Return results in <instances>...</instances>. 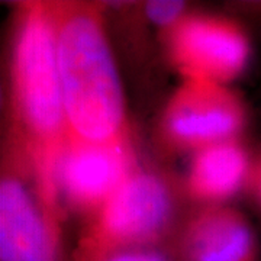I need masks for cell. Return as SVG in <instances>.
Instances as JSON below:
<instances>
[{"label":"cell","mask_w":261,"mask_h":261,"mask_svg":"<svg viewBox=\"0 0 261 261\" xmlns=\"http://www.w3.org/2000/svg\"><path fill=\"white\" fill-rule=\"evenodd\" d=\"M185 255L186 261H254L251 229L231 211L207 212L187 233Z\"/></svg>","instance_id":"8"},{"label":"cell","mask_w":261,"mask_h":261,"mask_svg":"<svg viewBox=\"0 0 261 261\" xmlns=\"http://www.w3.org/2000/svg\"><path fill=\"white\" fill-rule=\"evenodd\" d=\"M247 167L245 152L229 141L205 147L192 164L190 189L202 199H225L241 186Z\"/></svg>","instance_id":"9"},{"label":"cell","mask_w":261,"mask_h":261,"mask_svg":"<svg viewBox=\"0 0 261 261\" xmlns=\"http://www.w3.org/2000/svg\"><path fill=\"white\" fill-rule=\"evenodd\" d=\"M15 77L20 109L29 126L56 141L65 118L57 53V29L41 8L28 10L19 28Z\"/></svg>","instance_id":"2"},{"label":"cell","mask_w":261,"mask_h":261,"mask_svg":"<svg viewBox=\"0 0 261 261\" xmlns=\"http://www.w3.org/2000/svg\"><path fill=\"white\" fill-rule=\"evenodd\" d=\"M258 189H260V195H261V171H260V177H258Z\"/></svg>","instance_id":"12"},{"label":"cell","mask_w":261,"mask_h":261,"mask_svg":"<svg viewBox=\"0 0 261 261\" xmlns=\"http://www.w3.org/2000/svg\"><path fill=\"white\" fill-rule=\"evenodd\" d=\"M170 211V195L159 178L129 174L105 202L90 250L99 257L102 250L145 243L161 232Z\"/></svg>","instance_id":"3"},{"label":"cell","mask_w":261,"mask_h":261,"mask_svg":"<svg viewBox=\"0 0 261 261\" xmlns=\"http://www.w3.org/2000/svg\"><path fill=\"white\" fill-rule=\"evenodd\" d=\"M129 174V155L118 137L106 141L75 137L61 148L58 185L77 205H105Z\"/></svg>","instance_id":"6"},{"label":"cell","mask_w":261,"mask_h":261,"mask_svg":"<svg viewBox=\"0 0 261 261\" xmlns=\"http://www.w3.org/2000/svg\"><path fill=\"white\" fill-rule=\"evenodd\" d=\"M57 53L65 119L89 141L118 137L123 119L121 82L99 19L70 15L57 29Z\"/></svg>","instance_id":"1"},{"label":"cell","mask_w":261,"mask_h":261,"mask_svg":"<svg viewBox=\"0 0 261 261\" xmlns=\"http://www.w3.org/2000/svg\"><path fill=\"white\" fill-rule=\"evenodd\" d=\"M0 260L58 261V243L25 187L15 180L0 186Z\"/></svg>","instance_id":"7"},{"label":"cell","mask_w":261,"mask_h":261,"mask_svg":"<svg viewBox=\"0 0 261 261\" xmlns=\"http://www.w3.org/2000/svg\"><path fill=\"white\" fill-rule=\"evenodd\" d=\"M183 8H185L183 2L154 0L147 5V15L152 22H155L159 25H168L178 18Z\"/></svg>","instance_id":"10"},{"label":"cell","mask_w":261,"mask_h":261,"mask_svg":"<svg viewBox=\"0 0 261 261\" xmlns=\"http://www.w3.org/2000/svg\"><path fill=\"white\" fill-rule=\"evenodd\" d=\"M248 53L243 32L221 19H187L171 37V54L187 80L225 83L243 70Z\"/></svg>","instance_id":"4"},{"label":"cell","mask_w":261,"mask_h":261,"mask_svg":"<svg viewBox=\"0 0 261 261\" xmlns=\"http://www.w3.org/2000/svg\"><path fill=\"white\" fill-rule=\"evenodd\" d=\"M100 261H167V258L157 251L149 250H130V251L113 252Z\"/></svg>","instance_id":"11"},{"label":"cell","mask_w":261,"mask_h":261,"mask_svg":"<svg viewBox=\"0 0 261 261\" xmlns=\"http://www.w3.org/2000/svg\"><path fill=\"white\" fill-rule=\"evenodd\" d=\"M243 108L222 84L187 80L168 105V134L186 145L202 148L225 142L241 128Z\"/></svg>","instance_id":"5"}]
</instances>
